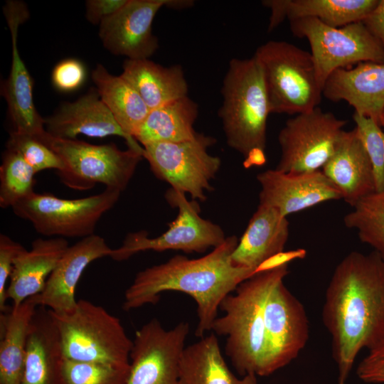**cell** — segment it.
Listing matches in <instances>:
<instances>
[{
  "mask_svg": "<svg viewBox=\"0 0 384 384\" xmlns=\"http://www.w3.org/2000/svg\"><path fill=\"white\" fill-rule=\"evenodd\" d=\"M322 320L331 336L338 383H346L361 350L384 343V260L378 252H351L338 263Z\"/></svg>",
  "mask_w": 384,
  "mask_h": 384,
  "instance_id": "cell-1",
  "label": "cell"
},
{
  "mask_svg": "<svg viewBox=\"0 0 384 384\" xmlns=\"http://www.w3.org/2000/svg\"><path fill=\"white\" fill-rule=\"evenodd\" d=\"M239 239L228 236L206 255L189 259L176 255L166 262L139 271L126 289L122 309L127 311L155 304L161 293L176 291L191 297L197 304V337L202 338L218 317L223 299L244 280L255 274L253 270L235 267L231 255Z\"/></svg>",
  "mask_w": 384,
  "mask_h": 384,
  "instance_id": "cell-2",
  "label": "cell"
},
{
  "mask_svg": "<svg viewBox=\"0 0 384 384\" xmlns=\"http://www.w3.org/2000/svg\"><path fill=\"white\" fill-rule=\"evenodd\" d=\"M288 273V265L256 272L220 304L224 315L215 319L212 330L227 337L225 352L241 376H267L265 304L272 287Z\"/></svg>",
  "mask_w": 384,
  "mask_h": 384,
  "instance_id": "cell-3",
  "label": "cell"
},
{
  "mask_svg": "<svg viewBox=\"0 0 384 384\" xmlns=\"http://www.w3.org/2000/svg\"><path fill=\"white\" fill-rule=\"evenodd\" d=\"M218 111L228 146L245 158L265 151L271 113L262 69L257 60L233 58L223 79Z\"/></svg>",
  "mask_w": 384,
  "mask_h": 384,
  "instance_id": "cell-4",
  "label": "cell"
},
{
  "mask_svg": "<svg viewBox=\"0 0 384 384\" xmlns=\"http://www.w3.org/2000/svg\"><path fill=\"white\" fill-rule=\"evenodd\" d=\"M253 56L262 69L271 113L296 115L318 107L322 87L311 53L287 41H270Z\"/></svg>",
  "mask_w": 384,
  "mask_h": 384,
  "instance_id": "cell-5",
  "label": "cell"
},
{
  "mask_svg": "<svg viewBox=\"0 0 384 384\" xmlns=\"http://www.w3.org/2000/svg\"><path fill=\"white\" fill-rule=\"evenodd\" d=\"M65 358L116 366H129L133 341L120 320L101 306L80 299L68 314L50 311Z\"/></svg>",
  "mask_w": 384,
  "mask_h": 384,
  "instance_id": "cell-6",
  "label": "cell"
},
{
  "mask_svg": "<svg viewBox=\"0 0 384 384\" xmlns=\"http://www.w3.org/2000/svg\"><path fill=\"white\" fill-rule=\"evenodd\" d=\"M60 157L61 181L70 188L87 190L97 183L119 192L125 190L134 174L143 152L119 149L114 144H92L78 139L56 138L47 132L39 139Z\"/></svg>",
  "mask_w": 384,
  "mask_h": 384,
  "instance_id": "cell-7",
  "label": "cell"
},
{
  "mask_svg": "<svg viewBox=\"0 0 384 384\" xmlns=\"http://www.w3.org/2000/svg\"><path fill=\"white\" fill-rule=\"evenodd\" d=\"M121 192L107 188L95 195L63 199L50 194L32 193L11 208L30 222L37 233L54 238H81L94 235L101 217L118 201Z\"/></svg>",
  "mask_w": 384,
  "mask_h": 384,
  "instance_id": "cell-8",
  "label": "cell"
},
{
  "mask_svg": "<svg viewBox=\"0 0 384 384\" xmlns=\"http://www.w3.org/2000/svg\"><path fill=\"white\" fill-rule=\"evenodd\" d=\"M292 33L307 39L317 79L322 87L336 70L361 62L384 63V49L361 21L331 27L305 18L289 21Z\"/></svg>",
  "mask_w": 384,
  "mask_h": 384,
  "instance_id": "cell-9",
  "label": "cell"
},
{
  "mask_svg": "<svg viewBox=\"0 0 384 384\" xmlns=\"http://www.w3.org/2000/svg\"><path fill=\"white\" fill-rule=\"evenodd\" d=\"M216 139L198 133L191 140L155 142L143 146V156L154 174L171 188L204 201L213 188L211 181L221 166L220 157L208 152Z\"/></svg>",
  "mask_w": 384,
  "mask_h": 384,
  "instance_id": "cell-10",
  "label": "cell"
},
{
  "mask_svg": "<svg viewBox=\"0 0 384 384\" xmlns=\"http://www.w3.org/2000/svg\"><path fill=\"white\" fill-rule=\"evenodd\" d=\"M165 198L178 211L176 218L169 225V229L156 238H149L145 230L129 233L121 246L112 249L110 257L120 262L147 250H174L202 253L225 240L227 237L220 225L201 217L200 207L196 201H189L184 193L171 188L166 192Z\"/></svg>",
  "mask_w": 384,
  "mask_h": 384,
  "instance_id": "cell-11",
  "label": "cell"
},
{
  "mask_svg": "<svg viewBox=\"0 0 384 384\" xmlns=\"http://www.w3.org/2000/svg\"><path fill=\"white\" fill-rule=\"evenodd\" d=\"M346 124L319 107L289 119L278 134L281 156L275 169L289 174L321 170L334 153Z\"/></svg>",
  "mask_w": 384,
  "mask_h": 384,
  "instance_id": "cell-12",
  "label": "cell"
},
{
  "mask_svg": "<svg viewBox=\"0 0 384 384\" xmlns=\"http://www.w3.org/2000/svg\"><path fill=\"white\" fill-rule=\"evenodd\" d=\"M189 324L166 330L154 318L136 331L127 384H180L179 363Z\"/></svg>",
  "mask_w": 384,
  "mask_h": 384,
  "instance_id": "cell-13",
  "label": "cell"
},
{
  "mask_svg": "<svg viewBox=\"0 0 384 384\" xmlns=\"http://www.w3.org/2000/svg\"><path fill=\"white\" fill-rule=\"evenodd\" d=\"M267 343V375L295 359L309 338V321L302 304L284 279L270 289L264 309Z\"/></svg>",
  "mask_w": 384,
  "mask_h": 384,
  "instance_id": "cell-14",
  "label": "cell"
},
{
  "mask_svg": "<svg viewBox=\"0 0 384 384\" xmlns=\"http://www.w3.org/2000/svg\"><path fill=\"white\" fill-rule=\"evenodd\" d=\"M172 0H128L114 14L100 24L99 36L104 47L129 60L149 59L158 49L152 33L155 16Z\"/></svg>",
  "mask_w": 384,
  "mask_h": 384,
  "instance_id": "cell-15",
  "label": "cell"
},
{
  "mask_svg": "<svg viewBox=\"0 0 384 384\" xmlns=\"http://www.w3.org/2000/svg\"><path fill=\"white\" fill-rule=\"evenodd\" d=\"M11 38V66L9 78L1 86V95L8 106L14 131L38 139L46 132L45 119L37 112L33 98V80L19 54L17 47L18 27L29 16L26 4L8 1L3 8Z\"/></svg>",
  "mask_w": 384,
  "mask_h": 384,
  "instance_id": "cell-16",
  "label": "cell"
},
{
  "mask_svg": "<svg viewBox=\"0 0 384 384\" xmlns=\"http://www.w3.org/2000/svg\"><path fill=\"white\" fill-rule=\"evenodd\" d=\"M261 190L260 203L287 217L317 204L341 198V195L321 170L289 174L274 169L257 176Z\"/></svg>",
  "mask_w": 384,
  "mask_h": 384,
  "instance_id": "cell-17",
  "label": "cell"
},
{
  "mask_svg": "<svg viewBox=\"0 0 384 384\" xmlns=\"http://www.w3.org/2000/svg\"><path fill=\"white\" fill-rule=\"evenodd\" d=\"M112 250L105 239L95 234L69 246L43 290L34 296L37 305L59 314L73 311L78 303L75 297L76 287L84 270L92 262L110 257Z\"/></svg>",
  "mask_w": 384,
  "mask_h": 384,
  "instance_id": "cell-18",
  "label": "cell"
},
{
  "mask_svg": "<svg viewBox=\"0 0 384 384\" xmlns=\"http://www.w3.org/2000/svg\"><path fill=\"white\" fill-rule=\"evenodd\" d=\"M46 132L51 136L75 139L82 134L91 137L119 136L129 148L143 152L137 141L127 136L101 100L96 88L73 102H64L53 115L45 119Z\"/></svg>",
  "mask_w": 384,
  "mask_h": 384,
  "instance_id": "cell-19",
  "label": "cell"
},
{
  "mask_svg": "<svg viewBox=\"0 0 384 384\" xmlns=\"http://www.w3.org/2000/svg\"><path fill=\"white\" fill-rule=\"evenodd\" d=\"M322 95L333 102H346L356 113L379 124L384 110V63L361 62L336 70L326 80Z\"/></svg>",
  "mask_w": 384,
  "mask_h": 384,
  "instance_id": "cell-20",
  "label": "cell"
},
{
  "mask_svg": "<svg viewBox=\"0 0 384 384\" xmlns=\"http://www.w3.org/2000/svg\"><path fill=\"white\" fill-rule=\"evenodd\" d=\"M321 171L339 191L341 198L352 207L375 191L373 166L356 127L343 131Z\"/></svg>",
  "mask_w": 384,
  "mask_h": 384,
  "instance_id": "cell-21",
  "label": "cell"
},
{
  "mask_svg": "<svg viewBox=\"0 0 384 384\" xmlns=\"http://www.w3.org/2000/svg\"><path fill=\"white\" fill-rule=\"evenodd\" d=\"M65 360L55 319L38 306L28 333L21 384H61Z\"/></svg>",
  "mask_w": 384,
  "mask_h": 384,
  "instance_id": "cell-22",
  "label": "cell"
},
{
  "mask_svg": "<svg viewBox=\"0 0 384 384\" xmlns=\"http://www.w3.org/2000/svg\"><path fill=\"white\" fill-rule=\"evenodd\" d=\"M65 238H38L16 257L7 287L11 307L18 308L26 299L39 294L58 261L68 248Z\"/></svg>",
  "mask_w": 384,
  "mask_h": 384,
  "instance_id": "cell-23",
  "label": "cell"
},
{
  "mask_svg": "<svg viewBox=\"0 0 384 384\" xmlns=\"http://www.w3.org/2000/svg\"><path fill=\"white\" fill-rule=\"evenodd\" d=\"M289 222L276 209L259 204L231 255L235 267L253 270L284 251Z\"/></svg>",
  "mask_w": 384,
  "mask_h": 384,
  "instance_id": "cell-24",
  "label": "cell"
},
{
  "mask_svg": "<svg viewBox=\"0 0 384 384\" xmlns=\"http://www.w3.org/2000/svg\"><path fill=\"white\" fill-rule=\"evenodd\" d=\"M378 0H265L262 4L271 11L269 31L287 18H311L331 26L341 27L361 21Z\"/></svg>",
  "mask_w": 384,
  "mask_h": 384,
  "instance_id": "cell-25",
  "label": "cell"
},
{
  "mask_svg": "<svg viewBox=\"0 0 384 384\" xmlns=\"http://www.w3.org/2000/svg\"><path fill=\"white\" fill-rule=\"evenodd\" d=\"M121 76L142 97L150 110L188 96V86L182 67H164L149 59H127Z\"/></svg>",
  "mask_w": 384,
  "mask_h": 384,
  "instance_id": "cell-26",
  "label": "cell"
},
{
  "mask_svg": "<svg viewBox=\"0 0 384 384\" xmlns=\"http://www.w3.org/2000/svg\"><path fill=\"white\" fill-rule=\"evenodd\" d=\"M179 380L180 384H257L254 374L239 378L231 372L215 334L184 348L179 363Z\"/></svg>",
  "mask_w": 384,
  "mask_h": 384,
  "instance_id": "cell-27",
  "label": "cell"
},
{
  "mask_svg": "<svg viewBox=\"0 0 384 384\" xmlns=\"http://www.w3.org/2000/svg\"><path fill=\"white\" fill-rule=\"evenodd\" d=\"M37 307L33 296L1 313L0 384H21L28 333Z\"/></svg>",
  "mask_w": 384,
  "mask_h": 384,
  "instance_id": "cell-28",
  "label": "cell"
},
{
  "mask_svg": "<svg viewBox=\"0 0 384 384\" xmlns=\"http://www.w3.org/2000/svg\"><path fill=\"white\" fill-rule=\"evenodd\" d=\"M198 105L186 96L149 111L134 136L143 146L155 142H180L193 139Z\"/></svg>",
  "mask_w": 384,
  "mask_h": 384,
  "instance_id": "cell-29",
  "label": "cell"
},
{
  "mask_svg": "<svg viewBox=\"0 0 384 384\" xmlns=\"http://www.w3.org/2000/svg\"><path fill=\"white\" fill-rule=\"evenodd\" d=\"M96 90L114 119L134 138L150 110L134 87L121 75L110 74L101 64L92 72Z\"/></svg>",
  "mask_w": 384,
  "mask_h": 384,
  "instance_id": "cell-30",
  "label": "cell"
},
{
  "mask_svg": "<svg viewBox=\"0 0 384 384\" xmlns=\"http://www.w3.org/2000/svg\"><path fill=\"white\" fill-rule=\"evenodd\" d=\"M346 228L357 231L363 243L371 246L384 260V188L358 201L343 218Z\"/></svg>",
  "mask_w": 384,
  "mask_h": 384,
  "instance_id": "cell-31",
  "label": "cell"
},
{
  "mask_svg": "<svg viewBox=\"0 0 384 384\" xmlns=\"http://www.w3.org/2000/svg\"><path fill=\"white\" fill-rule=\"evenodd\" d=\"M34 169L17 151L6 149L0 166V206L12 208L34 192Z\"/></svg>",
  "mask_w": 384,
  "mask_h": 384,
  "instance_id": "cell-32",
  "label": "cell"
},
{
  "mask_svg": "<svg viewBox=\"0 0 384 384\" xmlns=\"http://www.w3.org/2000/svg\"><path fill=\"white\" fill-rule=\"evenodd\" d=\"M130 366L77 361L65 358L61 384H127Z\"/></svg>",
  "mask_w": 384,
  "mask_h": 384,
  "instance_id": "cell-33",
  "label": "cell"
},
{
  "mask_svg": "<svg viewBox=\"0 0 384 384\" xmlns=\"http://www.w3.org/2000/svg\"><path fill=\"white\" fill-rule=\"evenodd\" d=\"M6 149L19 153L36 173L46 169H63V163L58 154L33 136L14 130L9 134Z\"/></svg>",
  "mask_w": 384,
  "mask_h": 384,
  "instance_id": "cell-34",
  "label": "cell"
},
{
  "mask_svg": "<svg viewBox=\"0 0 384 384\" xmlns=\"http://www.w3.org/2000/svg\"><path fill=\"white\" fill-rule=\"evenodd\" d=\"M356 129L370 159L375 191L384 188V132L373 119L354 112Z\"/></svg>",
  "mask_w": 384,
  "mask_h": 384,
  "instance_id": "cell-35",
  "label": "cell"
},
{
  "mask_svg": "<svg viewBox=\"0 0 384 384\" xmlns=\"http://www.w3.org/2000/svg\"><path fill=\"white\" fill-rule=\"evenodd\" d=\"M86 70L82 63L77 59H65L58 63L52 73L53 86L61 92L78 90L84 83Z\"/></svg>",
  "mask_w": 384,
  "mask_h": 384,
  "instance_id": "cell-36",
  "label": "cell"
},
{
  "mask_svg": "<svg viewBox=\"0 0 384 384\" xmlns=\"http://www.w3.org/2000/svg\"><path fill=\"white\" fill-rule=\"evenodd\" d=\"M25 248L9 236L0 235V311L6 312L9 309L6 305L7 299L6 283L10 278L14 262L17 255Z\"/></svg>",
  "mask_w": 384,
  "mask_h": 384,
  "instance_id": "cell-37",
  "label": "cell"
},
{
  "mask_svg": "<svg viewBox=\"0 0 384 384\" xmlns=\"http://www.w3.org/2000/svg\"><path fill=\"white\" fill-rule=\"evenodd\" d=\"M356 373L366 383H384V343L370 351L360 362Z\"/></svg>",
  "mask_w": 384,
  "mask_h": 384,
  "instance_id": "cell-38",
  "label": "cell"
},
{
  "mask_svg": "<svg viewBox=\"0 0 384 384\" xmlns=\"http://www.w3.org/2000/svg\"><path fill=\"white\" fill-rule=\"evenodd\" d=\"M128 0H87L86 1L87 20L92 24H100L123 7Z\"/></svg>",
  "mask_w": 384,
  "mask_h": 384,
  "instance_id": "cell-39",
  "label": "cell"
},
{
  "mask_svg": "<svg viewBox=\"0 0 384 384\" xmlns=\"http://www.w3.org/2000/svg\"><path fill=\"white\" fill-rule=\"evenodd\" d=\"M361 22L384 49V0H378L376 6Z\"/></svg>",
  "mask_w": 384,
  "mask_h": 384,
  "instance_id": "cell-40",
  "label": "cell"
},
{
  "mask_svg": "<svg viewBox=\"0 0 384 384\" xmlns=\"http://www.w3.org/2000/svg\"><path fill=\"white\" fill-rule=\"evenodd\" d=\"M306 251L304 249H297L288 252H279L259 266L255 273L262 270H267L284 265H288L289 262L295 259H302L306 257Z\"/></svg>",
  "mask_w": 384,
  "mask_h": 384,
  "instance_id": "cell-41",
  "label": "cell"
},
{
  "mask_svg": "<svg viewBox=\"0 0 384 384\" xmlns=\"http://www.w3.org/2000/svg\"><path fill=\"white\" fill-rule=\"evenodd\" d=\"M265 152L261 149H254L245 158L244 166L246 168L252 166H262L266 162Z\"/></svg>",
  "mask_w": 384,
  "mask_h": 384,
  "instance_id": "cell-42",
  "label": "cell"
},
{
  "mask_svg": "<svg viewBox=\"0 0 384 384\" xmlns=\"http://www.w3.org/2000/svg\"><path fill=\"white\" fill-rule=\"evenodd\" d=\"M379 125L384 128V110L380 117V119H379Z\"/></svg>",
  "mask_w": 384,
  "mask_h": 384,
  "instance_id": "cell-43",
  "label": "cell"
},
{
  "mask_svg": "<svg viewBox=\"0 0 384 384\" xmlns=\"http://www.w3.org/2000/svg\"><path fill=\"white\" fill-rule=\"evenodd\" d=\"M338 384H346V383H338Z\"/></svg>",
  "mask_w": 384,
  "mask_h": 384,
  "instance_id": "cell-44",
  "label": "cell"
}]
</instances>
